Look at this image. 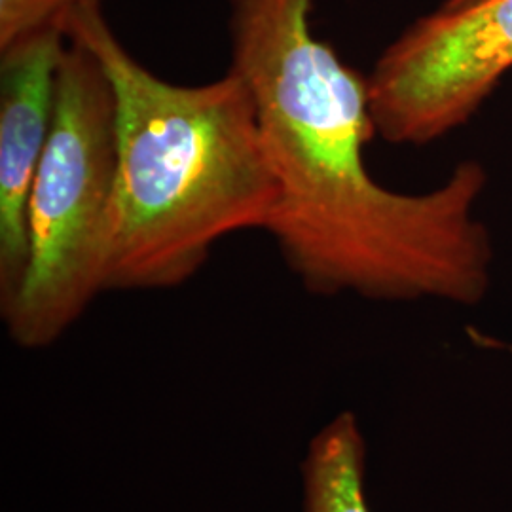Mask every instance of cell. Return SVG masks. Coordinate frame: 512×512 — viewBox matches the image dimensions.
<instances>
[{"label":"cell","mask_w":512,"mask_h":512,"mask_svg":"<svg viewBox=\"0 0 512 512\" xmlns=\"http://www.w3.org/2000/svg\"><path fill=\"white\" fill-rule=\"evenodd\" d=\"M311 4L228 0V71L251 93L279 184L266 228L279 255L317 296L480 302L494 260L476 215L486 169L461 162L421 194L378 183L363 154L376 135L368 78L313 35Z\"/></svg>","instance_id":"cell-1"},{"label":"cell","mask_w":512,"mask_h":512,"mask_svg":"<svg viewBox=\"0 0 512 512\" xmlns=\"http://www.w3.org/2000/svg\"><path fill=\"white\" fill-rule=\"evenodd\" d=\"M116 97L118 177L105 291H167L196 277L220 239L268 228L279 184L243 80L175 84L129 54L101 8L71 21Z\"/></svg>","instance_id":"cell-2"},{"label":"cell","mask_w":512,"mask_h":512,"mask_svg":"<svg viewBox=\"0 0 512 512\" xmlns=\"http://www.w3.org/2000/svg\"><path fill=\"white\" fill-rule=\"evenodd\" d=\"M118 177L116 97L97 57L69 40L57 69L48 147L29 202V270L0 310L10 340L44 349L105 291Z\"/></svg>","instance_id":"cell-3"},{"label":"cell","mask_w":512,"mask_h":512,"mask_svg":"<svg viewBox=\"0 0 512 512\" xmlns=\"http://www.w3.org/2000/svg\"><path fill=\"white\" fill-rule=\"evenodd\" d=\"M512 69V0H476L414 21L368 76L376 133L423 147L467 124Z\"/></svg>","instance_id":"cell-4"},{"label":"cell","mask_w":512,"mask_h":512,"mask_svg":"<svg viewBox=\"0 0 512 512\" xmlns=\"http://www.w3.org/2000/svg\"><path fill=\"white\" fill-rule=\"evenodd\" d=\"M65 44L46 40L0 57V310L29 270V202L52 131Z\"/></svg>","instance_id":"cell-5"},{"label":"cell","mask_w":512,"mask_h":512,"mask_svg":"<svg viewBox=\"0 0 512 512\" xmlns=\"http://www.w3.org/2000/svg\"><path fill=\"white\" fill-rule=\"evenodd\" d=\"M366 444L353 412L325 423L300 463L302 512H372L365 494Z\"/></svg>","instance_id":"cell-6"},{"label":"cell","mask_w":512,"mask_h":512,"mask_svg":"<svg viewBox=\"0 0 512 512\" xmlns=\"http://www.w3.org/2000/svg\"><path fill=\"white\" fill-rule=\"evenodd\" d=\"M101 6L103 0H0V57L46 40H67L71 21Z\"/></svg>","instance_id":"cell-7"},{"label":"cell","mask_w":512,"mask_h":512,"mask_svg":"<svg viewBox=\"0 0 512 512\" xmlns=\"http://www.w3.org/2000/svg\"><path fill=\"white\" fill-rule=\"evenodd\" d=\"M476 0H444V8H463V6H469V4H473Z\"/></svg>","instance_id":"cell-8"}]
</instances>
